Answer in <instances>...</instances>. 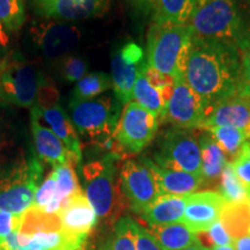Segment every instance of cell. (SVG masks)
<instances>
[{
  "instance_id": "f6af8a7d",
  "label": "cell",
  "mask_w": 250,
  "mask_h": 250,
  "mask_svg": "<svg viewBox=\"0 0 250 250\" xmlns=\"http://www.w3.org/2000/svg\"><path fill=\"white\" fill-rule=\"evenodd\" d=\"M184 250H204V248H203V246L201 245V242H199V243H197V245L189 247V248H187V249H184Z\"/></svg>"
},
{
  "instance_id": "ab89813d",
  "label": "cell",
  "mask_w": 250,
  "mask_h": 250,
  "mask_svg": "<svg viewBox=\"0 0 250 250\" xmlns=\"http://www.w3.org/2000/svg\"><path fill=\"white\" fill-rule=\"evenodd\" d=\"M136 249L137 250H162L155 237L149 230L140 224L136 227Z\"/></svg>"
},
{
  "instance_id": "ba28073f",
  "label": "cell",
  "mask_w": 250,
  "mask_h": 250,
  "mask_svg": "<svg viewBox=\"0 0 250 250\" xmlns=\"http://www.w3.org/2000/svg\"><path fill=\"white\" fill-rule=\"evenodd\" d=\"M42 176V164L37 158H31L0 181V211L20 215L31 208Z\"/></svg>"
},
{
  "instance_id": "e0dca14e",
  "label": "cell",
  "mask_w": 250,
  "mask_h": 250,
  "mask_svg": "<svg viewBox=\"0 0 250 250\" xmlns=\"http://www.w3.org/2000/svg\"><path fill=\"white\" fill-rule=\"evenodd\" d=\"M58 214L65 232L85 237L88 236L99 219L83 190L65 199Z\"/></svg>"
},
{
  "instance_id": "836d02e7",
  "label": "cell",
  "mask_w": 250,
  "mask_h": 250,
  "mask_svg": "<svg viewBox=\"0 0 250 250\" xmlns=\"http://www.w3.org/2000/svg\"><path fill=\"white\" fill-rule=\"evenodd\" d=\"M72 165L73 164H65L54 167L56 176H57L58 196L62 203L68 197L76 195L77 192L83 190L79 186L76 170Z\"/></svg>"
},
{
  "instance_id": "6da1fadb",
  "label": "cell",
  "mask_w": 250,
  "mask_h": 250,
  "mask_svg": "<svg viewBox=\"0 0 250 250\" xmlns=\"http://www.w3.org/2000/svg\"><path fill=\"white\" fill-rule=\"evenodd\" d=\"M241 67L242 50L235 43L192 37L184 78L201 99L205 115L219 102L236 95Z\"/></svg>"
},
{
  "instance_id": "2e32d148",
  "label": "cell",
  "mask_w": 250,
  "mask_h": 250,
  "mask_svg": "<svg viewBox=\"0 0 250 250\" xmlns=\"http://www.w3.org/2000/svg\"><path fill=\"white\" fill-rule=\"evenodd\" d=\"M213 126L237 127L246 131L250 138V99L235 95L215 104L206 112L202 129Z\"/></svg>"
},
{
  "instance_id": "484cf974",
  "label": "cell",
  "mask_w": 250,
  "mask_h": 250,
  "mask_svg": "<svg viewBox=\"0 0 250 250\" xmlns=\"http://www.w3.org/2000/svg\"><path fill=\"white\" fill-rule=\"evenodd\" d=\"M143 65L133 86L132 101L138 103L139 105H142L146 110L155 114L156 116H159V120H160L162 114H164L166 102L164 98H162V94L146 78L143 70Z\"/></svg>"
},
{
  "instance_id": "8d00e7d4",
  "label": "cell",
  "mask_w": 250,
  "mask_h": 250,
  "mask_svg": "<svg viewBox=\"0 0 250 250\" xmlns=\"http://www.w3.org/2000/svg\"><path fill=\"white\" fill-rule=\"evenodd\" d=\"M234 170L247 190L250 189V142L243 144L241 151L232 162Z\"/></svg>"
},
{
  "instance_id": "e575fe53",
  "label": "cell",
  "mask_w": 250,
  "mask_h": 250,
  "mask_svg": "<svg viewBox=\"0 0 250 250\" xmlns=\"http://www.w3.org/2000/svg\"><path fill=\"white\" fill-rule=\"evenodd\" d=\"M199 242L205 248H212V247H224V246H233L234 240L232 236L228 234L226 228L224 227L220 219L214 223L212 226L206 230L205 233L197 234Z\"/></svg>"
},
{
  "instance_id": "52a82bcc",
  "label": "cell",
  "mask_w": 250,
  "mask_h": 250,
  "mask_svg": "<svg viewBox=\"0 0 250 250\" xmlns=\"http://www.w3.org/2000/svg\"><path fill=\"white\" fill-rule=\"evenodd\" d=\"M153 161L160 167L168 169L202 175L198 138L190 130L177 127L168 129L162 133L159 140L158 151L154 154Z\"/></svg>"
},
{
  "instance_id": "f1b7e54d",
  "label": "cell",
  "mask_w": 250,
  "mask_h": 250,
  "mask_svg": "<svg viewBox=\"0 0 250 250\" xmlns=\"http://www.w3.org/2000/svg\"><path fill=\"white\" fill-rule=\"evenodd\" d=\"M112 88L111 78L103 72L87 73L80 81H78L72 93V101L90 100L99 98L102 93Z\"/></svg>"
},
{
  "instance_id": "603a6c76",
  "label": "cell",
  "mask_w": 250,
  "mask_h": 250,
  "mask_svg": "<svg viewBox=\"0 0 250 250\" xmlns=\"http://www.w3.org/2000/svg\"><path fill=\"white\" fill-rule=\"evenodd\" d=\"M149 232L162 250H184L199 243L197 234L182 223L153 226Z\"/></svg>"
},
{
  "instance_id": "74e56055",
  "label": "cell",
  "mask_w": 250,
  "mask_h": 250,
  "mask_svg": "<svg viewBox=\"0 0 250 250\" xmlns=\"http://www.w3.org/2000/svg\"><path fill=\"white\" fill-rule=\"evenodd\" d=\"M237 96L250 99V41L242 48V67Z\"/></svg>"
},
{
  "instance_id": "f546056e",
  "label": "cell",
  "mask_w": 250,
  "mask_h": 250,
  "mask_svg": "<svg viewBox=\"0 0 250 250\" xmlns=\"http://www.w3.org/2000/svg\"><path fill=\"white\" fill-rule=\"evenodd\" d=\"M215 140L225 155L235 159L241 151L243 144L249 138V134L234 126H213L206 130Z\"/></svg>"
},
{
  "instance_id": "1f68e13d",
  "label": "cell",
  "mask_w": 250,
  "mask_h": 250,
  "mask_svg": "<svg viewBox=\"0 0 250 250\" xmlns=\"http://www.w3.org/2000/svg\"><path fill=\"white\" fill-rule=\"evenodd\" d=\"M34 205L49 213H58L61 210L62 202L58 196L57 176L54 169L40 186L34 199Z\"/></svg>"
},
{
  "instance_id": "4316f807",
  "label": "cell",
  "mask_w": 250,
  "mask_h": 250,
  "mask_svg": "<svg viewBox=\"0 0 250 250\" xmlns=\"http://www.w3.org/2000/svg\"><path fill=\"white\" fill-rule=\"evenodd\" d=\"M220 221L233 240L250 234V208L248 203H226Z\"/></svg>"
},
{
  "instance_id": "83f0119b",
  "label": "cell",
  "mask_w": 250,
  "mask_h": 250,
  "mask_svg": "<svg viewBox=\"0 0 250 250\" xmlns=\"http://www.w3.org/2000/svg\"><path fill=\"white\" fill-rule=\"evenodd\" d=\"M137 224L138 223L131 217H122L118 219L102 250H137Z\"/></svg>"
},
{
  "instance_id": "7402d4cb",
  "label": "cell",
  "mask_w": 250,
  "mask_h": 250,
  "mask_svg": "<svg viewBox=\"0 0 250 250\" xmlns=\"http://www.w3.org/2000/svg\"><path fill=\"white\" fill-rule=\"evenodd\" d=\"M197 9V0H155L153 23L189 24Z\"/></svg>"
},
{
  "instance_id": "bcb514c9",
  "label": "cell",
  "mask_w": 250,
  "mask_h": 250,
  "mask_svg": "<svg viewBox=\"0 0 250 250\" xmlns=\"http://www.w3.org/2000/svg\"><path fill=\"white\" fill-rule=\"evenodd\" d=\"M208 1H210V0H197V4H198V7H201V6H204Z\"/></svg>"
},
{
  "instance_id": "7dc6e473",
  "label": "cell",
  "mask_w": 250,
  "mask_h": 250,
  "mask_svg": "<svg viewBox=\"0 0 250 250\" xmlns=\"http://www.w3.org/2000/svg\"><path fill=\"white\" fill-rule=\"evenodd\" d=\"M248 204H249V208H250V189H248Z\"/></svg>"
},
{
  "instance_id": "9a60e30c",
  "label": "cell",
  "mask_w": 250,
  "mask_h": 250,
  "mask_svg": "<svg viewBox=\"0 0 250 250\" xmlns=\"http://www.w3.org/2000/svg\"><path fill=\"white\" fill-rule=\"evenodd\" d=\"M226 201L217 191H198L187 196L182 224L195 234L205 233L220 219Z\"/></svg>"
},
{
  "instance_id": "ee69618b",
  "label": "cell",
  "mask_w": 250,
  "mask_h": 250,
  "mask_svg": "<svg viewBox=\"0 0 250 250\" xmlns=\"http://www.w3.org/2000/svg\"><path fill=\"white\" fill-rule=\"evenodd\" d=\"M204 250H235L233 246H224V247H212V248H205L203 247Z\"/></svg>"
},
{
  "instance_id": "d590c367",
  "label": "cell",
  "mask_w": 250,
  "mask_h": 250,
  "mask_svg": "<svg viewBox=\"0 0 250 250\" xmlns=\"http://www.w3.org/2000/svg\"><path fill=\"white\" fill-rule=\"evenodd\" d=\"M59 71L65 81L70 83H77L87 74L88 64L85 59L78 56H67L62 59Z\"/></svg>"
},
{
  "instance_id": "3957f363",
  "label": "cell",
  "mask_w": 250,
  "mask_h": 250,
  "mask_svg": "<svg viewBox=\"0 0 250 250\" xmlns=\"http://www.w3.org/2000/svg\"><path fill=\"white\" fill-rule=\"evenodd\" d=\"M189 24L193 36L228 41L241 50L250 41L239 0H210L198 7Z\"/></svg>"
},
{
  "instance_id": "9c48e42d",
  "label": "cell",
  "mask_w": 250,
  "mask_h": 250,
  "mask_svg": "<svg viewBox=\"0 0 250 250\" xmlns=\"http://www.w3.org/2000/svg\"><path fill=\"white\" fill-rule=\"evenodd\" d=\"M159 116L134 101L125 104L118 121L115 139L123 153L138 154L155 138Z\"/></svg>"
},
{
  "instance_id": "8992f818",
  "label": "cell",
  "mask_w": 250,
  "mask_h": 250,
  "mask_svg": "<svg viewBox=\"0 0 250 250\" xmlns=\"http://www.w3.org/2000/svg\"><path fill=\"white\" fill-rule=\"evenodd\" d=\"M115 158L110 155L102 160L88 162L83 167V193L96 212L99 219L109 220L116 214L120 199L123 197Z\"/></svg>"
},
{
  "instance_id": "ac0fdd59",
  "label": "cell",
  "mask_w": 250,
  "mask_h": 250,
  "mask_svg": "<svg viewBox=\"0 0 250 250\" xmlns=\"http://www.w3.org/2000/svg\"><path fill=\"white\" fill-rule=\"evenodd\" d=\"M34 108L36 109L40 118L48 124L49 129L64 143L73 158L74 164L79 165L83 158V152L78 131L74 127L71 117L57 102L48 105H36Z\"/></svg>"
},
{
  "instance_id": "277c9868",
  "label": "cell",
  "mask_w": 250,
  "mask_h": 250,
  "mask_svg": "<svg viewBox=\"0 0 250 250\" xmlns=\"http://www.w3.org/2000/svg\"><path fill=\"white\" fill-rule=\"evenodd\" d=\"M122 103L111 96L70 101L68 110L78 133L104 146L111 153L116 151L115 140Z\"/></svg>"
},
{
  "instance_id": "7bdbcfd3",
  "label": "cell",
  "mask_w": 250,
  "mask_h": 250,
  "mask_svg": "<svg viewBox=\"0 0 250 250\" xmlns=\"http://www.w3.org/2000/svg\"><path fill=\"white\" fill-rule=\"evenodd\" d=\"M233 247L235 250H250V234L234 240Z\"/></svg>"
},
{
  "instance_id": "d4e9b609",
  "label": "cell",
  "mask_w": 250,
  "mask_h": 250,
  "mask_svg": "<svg viewBox=\"0 0 250 250\" xmlns=\"http://www.w3.org/2000/svg\"><path fill=\"white\" fill-rule=\"evenodd\" d=\"M198 143L201 147L203 177L205 182L217 180L227 165L226 155L208 131L199 134Z\"/></svg>"
},
{
  "instance_id": "5bb4252c",
  "label": "cell",
  "mask_w": 250,
  "mask_h": 250,
  "mask_svg": "<svg viewBox=\"0 0 250 250\" xmlns=\"http://www.w3.org/2000/svg\"><path fill=\"white\" fill-rule=\"evenodd\" d=\"M34 13L45 20L76 21L101 17L110 0H29Z\"/></svg>"
},
{
  "instance_id": "60d3db41",
  "label": "cell",
  "mask_w": 250,
  "mask_h": 250,
  "mask_svg": "<svg viewBox=\"0 0 250 250\" xmlns=\"http://www.w3.org/2000/svg\"><path fill=\"white\" fill-rule=\"evenodd\" d=\"M134 9L143 14H149L154 8L155 0H126Z\"/></svg>"
},
{
  "instance_id": "d6986e66",
  "label": "cell",
  "mask_w": 250,
  "mask_h": 250,
  "mask_svg": "<svg viewBox=\"0 0 250 250\" xmlns=\"http://www.w3.org/2000/svg\"><path fill=\"white\" fill-rule=\"evenodd\" d=\"M31 132L41 160L52 167L65 164L76 165L64 143L49 127L41 124V118L35 108L31 109Z\"/></svg>"
},
{
  "instance_id": "30bf717a",
  "label": "cell",
  "mask_w": 250,
  "mask_h": 250,
  "mask_svg": "<svg viewBox=\"0 0 250 250\" xmlns=\"http://www.w3.org/2000/svg\"><path fill=\"white\" fill-rule=\"evenodd\" d=\"M120 186L123 198L137 214L145 211L160 196L154 175L143 159H129L122 165Z\"/></svg>"
},
{
  "instance_id": "b9f144b4",
  "label": "cell",
  "mask_w": 250,
  "mask_h": 250,
  "mask_svg": "<svg viewBox=\"0 0 250 250\" xmlns=\"http://www.w3.org/2000/svg\"><path fill=\"white\" fill-rule=\"evenodd\" d=\"M8 45H9V35L6 28L0 23V62L8 56Z\"/></svg>"
},
{
  "instance_id": "c3c4849f",
  "label": "cell",
  "mask_w": 250,
  "mask_h": 250,
  "mask_svg": "<svg viewBox=\"0 0 250 250\" xmlns=\"http://www.w3.org/2000/svg\"><path fill=\"white\" fill-rule=\"evenodd\" d=\"M0 101H1V94H0Z\"/></svg>"
},
{
  "instance_id": "d6a6232c",
  "label": "cell",
  "mask_w": 250,
  "mask_h": 250,
  "mask_svg": "<svg viewBox=\"0 0 250 250\" xmlns=\"http://www.w3.org/2000/svg\"><path fill=\"white\" fill-rule=\"evenodd\" d=\"M26 20L24 0H0V23L8 33L18 31Z\"/></svg>"
},
{
  "instance_id": "7c38bea8",
  "label": "cell",
  "mask_w": 250,
  "mask_h": 250,
  "mask_svg": "<svg viewBox=\"0 0 250 250\" xmlns=\"http://www.w3.org/2000/svg\"><path fill=\"white\" fill-rule=\"evenodd\" d=\"M144 62L143 49L134 42L125 43L112 55V89L122 104L132 101L133 86Z\"/></svg>"
},
{
  "instance_id": "44dd1931",
  "label": "cell",
  "mask_w": 250,
  "mask_h": 250,
  "mask_svg": "<svg viewBox=\"0 0 250 250\" xmlns=\"http://www.w3.org/2000/svg\"><path fill=\"white\" fill-rule=\"evenodd\" d=\"M187 196L160 195L139 215L149 226L182 223Z\"/></svg>"
},
{
  "instance_id": "cb8c5ba5",
  "label": "cell",
  "mask_w": 250,
  "mask_h": 250,
  "mask_svg": "<svg viewBox=\"0 0 250 250\" xmlns=\"http://www.w3.org/2000/svg\"><path fill=\"white\" fill-rule=\"evenodd\" d=\"M61 230H62V224L58 213H49V212L33 205L22 214H20L18 233L22 234V235L61 232Z\"/></svg>"
},
{
  "instance_id": "7a4b0ae2",
  "label": "cell",
  "mask_w": 250,
  "mask_h": 250,
  "mask_svg": "<svg viewBox=\"0 0 250 250\" xmlns=\"http://www.w3.org/2000/svg\"><path fill=\"white\" fill-rule=\"evenodd\" d=\"M192 37L190 24L153 23L147 34L146 62L174 80L183 78Z\"/></svg>"
},
{
  "instance_id": "ffe728a7",
  "label": "cell",
  "mask_w": 250,
  "mask_h": 250,
  "mask_svg": "<svg viewBox=\"0 0 250 250\" xmlns=\"http://www.w3.org/2000/svg\"><path fill=\"white\" fill-rule=\"evenodd\" d=\"M142 159L154 175L160 195L189 196L196 192L205 182L202 175L168 169V168L160 167L159 165H156L151 159Z\"/></svg>"
},
{
  "instance_id": "8fae6325",
  "label": "cell",
  "mask_w": 250,
  "mask_h": 250,
  "mask_svg": "<svg viewBox=\"0 0 250 250\" xmlns=\"http://www.w3.org/2000/svg\"><path fill=\"white\" fill-rule=\"evenodd\" d=\"M205 110L199 96L188 85L186 78L174 80V89L160 117L162 123H169L183 130L202 129Z\"/></svg>"
},
{
  "instance_id": "f35d334b",
  "label": "cell",
  "mask_w": 250,
  "mask_h": 250,
  "mask_svg": "<svg viewBox=\"0 0 250 250\" xmlns=\"http://www.w3.org/2000/svg\"><path fill=\"white\" fill-rule=\"evenodd\" d=\"M20 215L0 211V243L4 242L12 233L18 232Z\"/></svg>"
},
{
  "instance_id": "5b68a950",
  "label": "cell",
  "mask_w": 250,
  "mask_h": 250,
  "mask_svg": "<svg viewBox=\"0 0 250 250\" xmlns=\"http://www.w3.org/2000/svg\"><path fill=\"white\" fill-rule=\"evenodd\" d=\"M45 83L41 73L19 54L8 55L0 62L1 101L33 109L39 103Z\"/></svg>"
},
{
  "instance_id": "4dcf8cb0",
  "label": "cell",
  "mask_w": 250,
  "mask_h": 250,
  "mask_svg": "<svg viewBox=\"0 0 250 250\" xmlns=\"http://www.w3.org/2000/svg\"><path fill=\"white\" fill-rule=\"evenodd\" d=\"M219 193L226 203H248V190L237 177L232 162H227L220 175Z\"/></svg>"
},
{
  "instance_id": "4fadbf2b",
  "label": "cell",
  "mask_w": 250,
  "mask_h": 250,
  "mask_svg": "<svg viewBox=\"0 0 250 250\" xmlns=\"http://www.w3.org/2000/svg\"><path fill=\"white\" fill-rule=\"evenodd\" d=\"M30 36L37 49L48 58L62 57L79 43L81 33L77 27L55 20L34 23Z\"/></svg>"
}]
</instances>
